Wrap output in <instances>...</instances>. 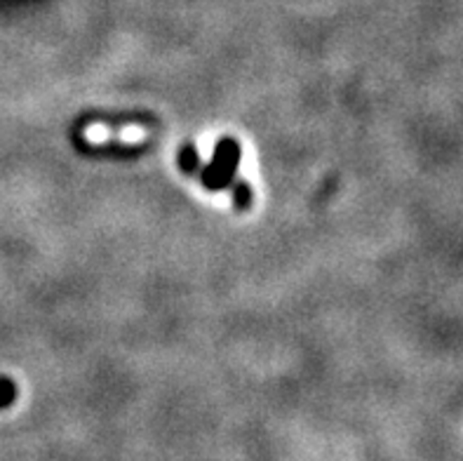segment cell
I'll return each mask as SVG.
<instances>
[{
	"mask_svg": "<svg viewBox=\"0 0 463 461\" xmlns=\"http://www.w3.org/2000/svg\"><path fill=\"white\" fill-rule=\"evenodd\" d=\"M235 168H238V144H235L233 139H222L217 147L214 163H212V168L203 175L205 187L212 188V191H219V188L229 187Z\"/></svg>",
	"mask_w": 463,
	"mask_h": 461,
	"instance_id": "6da1fadb",
	"label": "cell"
},
{
	"mask_svg": "<svg viewBox=\"0 0 463 461\" xmlns=\"http://www.w3.org/2000/svg\"><path fill=\"white\" fill-rule=\"evenodd\" d=\"M12 400H14V384L10 379H0V408H7Z\"/></svg>",
	"mask_w": 463,
	"mask_h": 461,
	"instance_id": "3957f363",
	"label": "cell"
},
{
	"mask_svg": "<svg viewBox=\"0 0 463 461\" xmlns=\"http://www.w3.org/2000/svg\"><path fill=\"white\" fill-rule=\"evenodd\" d=\"M179 160H182L184 172H195V168H198V153H195L194 147L184 149L182 158H179Z\"/></svg>",
	"mask_w": 463,
	"mask_h": 461,
	"instance_id": "7a4b0ae2",
	"label": "cell"
}]
</instances>
